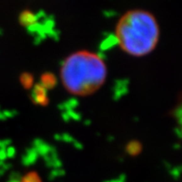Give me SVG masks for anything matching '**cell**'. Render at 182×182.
Wrapping results in <instances>:
<instances>
[{"instance_id": "obj_2", "label": "cell", "mask_w": 182, "mask_h": 182, "mask_svg": "<svg viewBox=\"0 0 182 182\" xmlns=\"http://www.w3.org/2000/svg\"><path fill=\"white\" fill-rule=\"evenodd\" d=\"M61 77L69 92L88 95L101 86L106 77L104 61L95 53L81 52L69 56L63 64Z\"/></svg>"}, {"instance_id": "obj_1", "label": "cell", "mask_w": 182, "mask_h": 182, "mask_svg": "<svg viewBox=\"0 0 182 182\" xmlns=\"http://www.w3.org/2000/svg\"><path fill=\"white\" fill-rule=\"evenodd\" d=\"M116 39L123 50L133 56L150 53L157 45L159 29L155 18L143 10H132L116 25Z\"/></svg>"}, {"instance_id": "obj_4", "label": "cell", "mask_w": 182, "mask_h": 182, "mask_svg": "<svg viewBox=\"0 0 182 182\" xmlns=\"http://www.w3.org/2000/svg\"><path fill=\"white\" fill-rule=\"evenodd\" d=\"M175 119H176V121L178 125L179 126V127L182 129V102L179 104L178 107L175 110Z\"/></svg>"}, {"instance_id": "obj_3", "label": "cell", "mask_w": 182, "mask_h": 182, "mask_svg": "<svg viewBox=\"0 0 182 182\" xmlns=\"http://www.w3.org/2000/svg\"><path fill=\"white\" fill-rule=\"evenodd\" d=\"M21 182H41V179L36 173H30L22 178Z\"/></svg>"}]
</instances>
